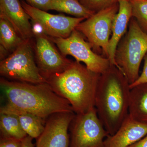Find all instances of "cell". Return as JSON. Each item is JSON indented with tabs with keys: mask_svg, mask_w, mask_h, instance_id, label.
<instances>
[{
	"mask_svg": "<svg viewBox=\"0 0 147 147\" xmlns=\"http://www.w3.org/2000/svg\"><path fill=\"white\" fill-rule=\"evenodd\" d=\"M119 0H79L86 8L94 13L102 10L118 3Z\"/></svg>",
	"mask_w": 147,
	"mask_h": 147,
	"instance_id": "44dd1931",
	"label": "cell"
},
{
	"mask_svg": "<svg viewBox=\"0 0 147 147\" xmlns=\"http://www.w3.org/2000/svg\"><path fill=\"white\" fill-rule=\"evenodd\" d=\"M49 38L62 55L65 57L72 56L76 61L84 63L87 68L95 73H104L111 65L108 58L94 52L84 35L76 29L66 38Z\"/></svg>",
	"mask_w": 147,
	"mask_h": 147,
	"instance_id": "52a82bcc",
	"label": "cell"
},
{
	"mask_svg": "<svg viewBox=\"0 0 147 147\" xmlns=\"http://www.w3.org/2000/svg\"><path fill=\"white\" fill-rule=\"evenodd\" d=\"M147 134V125L134 120L128 115L113 135H109L103 147H129Z\"/></svg>",
	"mask_w": 147,
	"mask_h": 147,
	"instance_id": "4fadbf2b",
	"label": "cell"
},
{
	"mask_svg": "<svg viewBox=\"0 0 147 147\" xmlns=\"http://www.w3.org/2000/svg\"><path fill=\"white\" fill-rule=\"evenodd\" d=\"M100 76L75 61L64 71L53 74L46 80L56 93L69 102L74 113L80 114L95 108Z\"/></svg>",
	"mask_w": 147,
	"mask_h": 147,
	"instance_id": "3957f363",
	"label": "cell"
},
{
	"mask_svg": "<svg viewBox=\"0 0 147 147\" xmlns=\"http://www.w3.org/2000/svg\"><path fill=\"white\" fill-rule=\"evenodd\" d=\"M30 5L40 10H50L52 0H26Z\"/></svg>",
	"mask_w": 147,
	"mask_h": 147,
	"instance_id": "7402d4cb",
	"label": "cell"
},
{
	"mask_svg": "<svg viewBox=\"0 0 147 147\" xmlns=\"http://www.w3.org/2000/svg\"><path fill=\"white\" fill-rule=\"evenodd\" d=\"M34 37L36 62L40 74L46 80L53 74L64 71L72 63L73 61L58 51L45 34L35 35Z\"/></svg>",
	"mask_w": 147,
	"mask_h": 147,
	"instance_id": "30bf717a",
	"label": "cell"
},
{
	"mask_svg": "<svg viewBox=\"0 0 147 147\" xmlns=\"http://www.w3.org/2000/svg\"><path fill=\"white\" fill-rule=\"evenodd\" d=\"M0 18L8 21L25 41L34 36L31 18L19 0H0Z\"/></svg>",
	"mask_w": 147,
	"mask_h": 147,
	"instance_id": "7c38bea8",
	"label": "cell"
},
{
	"mask_svg": "<svg viewBox=\"0 0 147 147\" xmlns=\"http://www.w3.org/2000/svg\"><path fill=\"white\" fill-rule=\"evenodd\" d=\"M147 83V53L144 58V65L143 71L137 80L130 85V89L134 86L143 84Z\"/></svg>",
	"mask_w": 147,
	"mask_h": 147,
	"instance_id": "603a6c76",
	"label": "cell"
},
{
	"mask_svg": "<svg viewBox=\"0 0 147 147\" xmlns=\"http://www.w3.org/2000/svg\"><path fill=\"white\" fill-rule=\"evenodd\" d=\"M130 90V84L116 66L100 74L95 108L109 135L115 134L128 115Z\"/></svg>",
	"mask_w": 147,
	"mask_h": 147,
	"instance_id": "7a4b0ae2",
	"label": "cell"
},
{
	"mask_svg": "<svg viewBox=\"0 0 147 147\" xmlns=\"http://www.w3.org/2000/svg\"><path fill=\"white\" fill-rule=\"evenodd\" d=\"M1 137L21 140L28 135L21 125L16 115L0 113Z\"/></svg>",
	"mask_w": 147,
	"mask_h": 147,
	"instance_id": "2e32d148",
	"label": "cell"
},
{
	"mask_svg": "<svg viewBox=\"0 0 147 147\" xmlns=\"http://www.w3.org/2000/svg\"><path fill=\"white\" fill-rule=\"evenodd\" d=\"M69 130V147H103L109 135L95 108L83 114H75Z\"/></svg>",
	"mask_w": 147,
	"mask_h": 147,
	"instance_id": "ba28073f",
	"label": "cell"
},
{
	"mask_svg": "<svg viewBox=\"0 0 147 147\" xmlns=\"http://www.w3.org/2000/svg\"><path fill=\"white\" fill-rule=\"evenodd\" d=\"M33 138L27 136L22 140L21 147H35L32 142Z\"/></svg>",
	"mask_w": 147,
	"mask_h": 147,
	"instance_id": "d4e9b609",
	"label": "cell"
},
{
	"mask_svg": "<svg viewBox=\"0 0 147 147\" xmlns=\"http://www.w3.org/2000/svg\"><path fill=\"white\" fill-rule=\"evenodd\" d=\"M132 17L147 33V1H130Z\"/></svg>",
	"mask_w": 147,
	"mask_h": 147,
	"instance_id": "ffe728a7",
	"label": "cell"
},
{
	"mask_svg": "<svg viewBox=\"0 0 147 147\" xmlns=\"http://www.w3.org/2000/svg\"><path fill=\"white\" fill-rule=\"evenodd\" d=\"M31 40L24 41L7 57L1 61L0 74L3 78L32 84L47 82L37 65Z\"/></svg>",
	"mask_w": 147,
	"mask_h": 147,
	"instance_id": "5b68a950",
	"label": "cell"
},
{
	"mask_svg": "<svg viewBox=\"0 0 147 147\" xmlns=\"http://www.w3.org/2000/svg\"><path fill=\"white\" fill-rule=\"evenodd\" d=\"M118 9V3L94 13L81 22L76 28L88 39L94 53L98 55L102 53V57L108 59L112 25Z\"/></svg>",
	"mask_w": 147,
	"mask_h": 147,
	"instance_id": "8992f818",
	"label": "cell"
},
{
	"mask_svg": "<svg viewBox=\"0 0 147 147\" xmlns=\"http://www.w3.org/2000/svg\"><path fill=\"white\" fill-rule=\"evenodd\" d=\"M24 41L8 21L0 18L1 45L11 54Z\"/></svg>",
	"mask_w": 147,
	"mask_h": 147,
	"instance_id": "ac0fdd59",
	"label": "cell"
},
{
	"mask_svg": "<svg viewBox=\"0 0 147 147\" xmlns=\"http://www.w3.org/2000/svg\"><path fill=\"white\" fill-rule=\"evenodd\" d=\"M78 1H79V0H78Z\"/></svg>",
	"mask_w": 147,
	"mask_h": 147,
	"instance_id": "f1b7e54d",
	"label": "cell"
},
{
	"mask_svg": "<svg viewBox=\"0 0 147 147\" xmlns=\"http://www.w3.org/2000/svg\"><path fill=\"white\" fill-rule=\"evenodd\" d=\"M129 1H147V0H129Z\"/></svg>",
	"mask_w": 147,
	"mask_h": 147,
	"instance_id": "83f0119b",
	"label": "cell"
},
{
	"mask_svg": "<svg viewBox=\"0 0 147 147\" xmlns=\"http://www.w3.org/2000/svg\"><path fill=\"white\" fill-rule=\"evenodd\" d=\"M119 9L113 20L112 34L108 45V59L111 65L116 66L115 54L119 42L127 31V27L132 17L129 0H119Z\"/></svg>",
	"mask_w": 147,
	"mask_h": 147,
	"instance_id": "5bb4252c",
	"label": "cell"
},
{
	"mask_svg": "<svg viewBox=\"0 0 147 147\" xmlns=\"http://www.w3.org/2000/svg\"><path fill=\"white\" fill-rule=\"evenodd\" d=\"M6 100L0 113L21 111L44 119L57 113L74 112L69 102L55 92L47 82L38 84L0 79Z\"/></svg>",
	"mask_w": 147,
	"mask_h": 147,
	"instance_id": "6da1fadb",
	"label": "cell"
},
{
	"mask_svg": "<svg viewBox=\"0 0 147 147\" xmlns=\"http://www.w3.org/2000/svg\"><path fill=\"white\" fill-rule=\"evenodd\" d=\"M9 53L7 50H6L2 46H0V59L1 61L5 59L8 57V54Z\"/></svg>",
	"mask_w": 147,
	"mask_h": 147,
	"instance_id": "4316f807",
	"label": "cell"
},
{
	"mask_svg": "<svg viewBox=\"0 0 147 147\" xmlns=\"http://www.w3.org/2000/svg\"><path fill=\"white\" fill-rule=\"evenodd\" d=\"M147 53V33L131 17L128 30L117 47L115 60L117 67L130 85L139 77L140 65Z\"/></svg>",
	"mask_w": 147,
	"mask_h": 147,
	"instance_id": "277c9868",
	"label": "cell"
},
{
	"mask_svg": "<svg viewBox=\"0 0 147 147\" xmlns=\"http://www.w3.org/2000/svg\"><path fill=\"white\" fill-rule=\"evenodd\" d=\"M75 113H57L48 117L44 131L36 139V147H69L68 129Z\"/></svg>",
	"mask_w": 147,
	"mask_h": 147,
	"instance_id": "8fae6325",
	"label": "cell"
},
{
	"mask_svg": "<svg viewBox=\"0 0 147 147\" xmlns=\"http://www.w3.org/2000/svg\"><path fill=\"white\" fill-rule=\"evenodd\" d=\"M21 2L24 10L32 21L38 24L44 33L50 37H68L77 26L86 19L62 14H51L33 7L23 0Z\"/></svg>",
	"mask_w": 147,
	"mask_h": 147,
	"instance_id": "9c48e42d",
	"label": "cell"
},
{
	"mask_svg": "<svg viewBox=\"0 0 147 147\" xmlns=\"http://www.w3.org/2000/svg\"><path fill=\"white\" fill-rule=\"evenodd\" d=\"M21 140L1 137L0 147H21Z\"/></svg>",
	"mask_w": 147,
	"mask_h": 147,
	"instance_id": "cb8c5ba5",
	"label": "cell"
},
{
	"mask_svg": "<svg viewBox=\"0 0 147 147\" xmlns=\"http://www.w3.org/2000/svg\"><path fill=\"white\" fill-rule=\"evenodd\" d=\"M129 147H147V134L142 139Z\"/></svg>",
	"mask_w": 147,
	"mask_h": 147,
	"instance_id": "484cf974",
	"label": "cell"
},
{
	"mask_svg": "<svg viewBox=\"0 0 147 147\" xmlns=\"http://www.w3.org/2000/svg\"><path fill=\"white\" fill-rule=\"evenodd\" d=\"M50 10L64 12L76 18L87 19L94 13L86 8L78 0H52Z\"/></svg>",
	"mask_w": 147,
	"mask_h": 147,
	"instance_id": "d6986e66",
	"label": "cell"
},
{
	"mask_svg": "<svg viewBox=\"0 0 147 147\" xmlns=\"http://www.w3.org/2000/svg\"><path fill=\"white\" fill-rule=\"evenodd\" d=\"M8 113L17 116L24 131L33 139L38 138L44 131L45 123L44 119L30 113L21 111H13Z\"/></svg>",
	"mask_w": 147,
	"mask_h": 147,
	"instance_id": "e0dca14e",
	"label": "cell"
},
{
	"mask_svg": "<svg viewBox=\"0 0 147 147\" xmlns=\"http://www.w3.org/2000/svg\"><path fill=\"white\" fill-rule=\"evenodd\" d=\"M129 115L134 120L147 125V83L131 88Z\"/></svg>",
	"mask_w": 147,
	"mask_h": 147,
	"instance_id": "9a60e30c",
	"label": "cell"
}]
</instances>
